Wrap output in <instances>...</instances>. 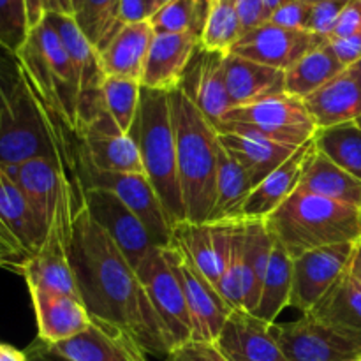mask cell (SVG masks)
<instances>
[{"label": "cell", "instance_id": "cell-1", "mask_svg": "<svg viewBox=\"0 0 361 361\" xmlns=\"http://www.w3.org/2000/svg\"><path fill=\"white\" fill-rule=\"evenodd\" d=\"M71 264L92 321L126 334L147 355L166 358L173 351L171 338L152 307L136 268L88 214L81 192L74 215Z\"/></svg>", "mask_w": 361, "mask_h": 361}, {"label": "cell", "instance_id": "cell-2", "mask_svg": "<svg viewBox=\"0 0 361 361\" xmlns=\"http://www.w3.org/2000/svg\"><path fill=\"white\" fill-rule=\"evenodd\" d=\"M180 189L187 222L208 221L215 201L219 130L180 88L169 92Z\"/></svg>", "mask_w": 361, "mask_h": 361}, {"label": "cell", "instance_id": "cell-3", "mask_svg": "<svg viewBox=\"0 0 361 361\" xmlns=\"http://www.w3.org/2000/svg\"><path fill=\"white\" fill-rule=\"evenodd\" d=\"M264 224L293 259L319 247L361 242V210L300 190L268 215Z\"/></svg>", "mask_w": 361, "mask_h": 361}, {"label": "cell", "instance_id": "cell-4", "mask_svg": "<svg viewBox=\"0 0 361 361\" xmlns=\"http://www.w3.org/2000/svg\"><path fill=\"white\" fill-rule=\"evenodd\" d=\"M129 134L136 141L143 173L157 192L171 226L175 228L180 222H185L169 92L143 87L136 120Z\"/></svg>", "mask_w": 361, "mask_h": 361}, {"label": "cell", "instance_id": "cell-5", "mask_svg": "<svg viewBox=\"0 0 361 361\" xmlns=\"http://www.w3.org/2000/svg\"><path fill=\"white\" fill-rule=\"evenodd\" d=\"M66 123L41 101L21 69V80L0 109V164L16 166L35 157L73 159Z\"/></svg>", "mask_w": 361, "mask_h": 361}, {"label": "cell", "instance_id": "cell-6", "mask_svg": "<svg viewBox=\"0 0 361 361\" xmlns=\"http://www.w3.org/2000/svg\"><path fill=\"white\" fill-rule=\"evenodd\" d=\"M16 56L46 108L59 116L71 133L78 134L80 76L59 34L46 18L28 32L27 41Z\"/></svg>", "mask_w": 361, "mask_h": 361}, {"label": "cell", "instance_id": "cell-7", "mask_svg": "<svg viewBox=\"0 0 361 361\" xmlns=\"http://www.w3.org/2000/svg\"><path fill=\"white\" fill-rule=\"evenodd\" d=\"M76 185H80L78 176L66 180L41 247L21 263L18 274L23 275L27 288H44L80 298L76 275L71 264L74 215L80 204Z\"/></svg>", "mask_w": 361, "mask_h": 361}, {"label": "cell", "instance_id": "cell-8", "mask_svg": "<svg viewBox=\"0 0 361 361\" xmlns=\"http://www.w3.org/2000/svg\"><path fill=\"white\" fill-rule=\"evenodd\" d=\"M219 133H245L284 147L298 148L312 140L317 126L302 99L282 94L267 101L231 108L217 126Z\"/></svg>", "mask_w": 361, "mask_h": 361}, {"label": "cell", "instance_id": "cell-9", "mask_svg": "<svg viewBox=\"0 0 361 361\" xmlns=\"http://www.w3.org/2000/svg\"><path fill=\"white\" fill-rule=\"evenodd\" d=\"M78 178L81 187L104 189L115 194L150 233L157 247H168L173 240V226L145 173L97 171L78 157Z\"/></svg>", "mask_w": 361, "mask_h": 361}, {"label": "cell", "instance_id": "cell-10", "mask_svg": "<svg viewBox=\"0 0 361 361\" xmlns=\"http://www.w3.org/2000/svg\"><path fill=\"white\" fill-rule=\"evenodd\" d=\"M161 249L182 286L192 324V341L215 342L233 309L173 240L168 247Z\"/></svg>", "mask_w": 361, "mask_h": 361}, {"label": "cell", "instance_id": "cell-11", "mask_svg": "<svg viewBox=\"0 0 361 361\" xmlns=\"http://www.w3.org/2000/svg\"><path fill=\"white\" fill-rule=\"evenodd\" d=\"M136 274L152 307L164 324L173 349L192 341V324L182 286L164 259L161 247H154L137 264Z\"/></svg>", "mask_w": 361, "mask_h": 361}, {"label": "cell", "instance_id": "cell-12", "mask_svg": "<svg viewBox=\"0 0 361 361\" xmlns=\"http://www.w3.org/2000/svg\"><path fill=\"white\" fill-rule=\"evenodd\" d=\"M358 243H335L293 259L291 307L309 314L335 282L351 268Z\"/></svg>", "mask_w": 361, "mask_h": 361}, {"label": "cell", "instance_id": "cell-13", "mask_svg": "<svg viewBox=\"0 0 361 361\" xmlns=\"http://www.w3.org/2000/svg\"><path fill=\"white\" fill-rule=\"evenodd\" d=\"M81 201L87 207L88 214L104 229L106 235L115 242L120 252L134 268H137L141 259L154 247H157L143 222L113 192L81 187Z\"/></svg>", "mask_w": 361, "mask_h": 361}, {"label": "cell", "instance_id": "cell-14", "mask_svg": "<svg viewBox=\"0 0 361 361\" xmlns=\"http://www.w3.org/2000/svg\"><path fill=\"white\" fill-rule=\"evenodd\" d=\"M6 169L27 200L35 221L46 233L63 183L69 176H78V164L73 159L35 157L21 164L7 166Z\"/></svg>", "mask_w": 361, "mask_h": 361}, {"label": "cell", "instance_id": "cell-15", "mask_svg": "<svg viewBox=\"0 0 361 361\" xmlns=\"http://www.w3.org/2000/svg\"><path fill=\"white\" fill-rule=\"evenodd\" d=\"M81 150L78 157L97 171L143 173L136 141L122 133L106 111L99 113L78 130Z\"/></svg>", "mask_w": 361, "mask_h": 361}, {"label": "cell", "instance_id": "cell-16", "mask_svg": "<svg viewBox=\"0 0 361 361\" xmlns=\"http://www.w3.org/2000/svg\"><path fill=\"white\" fill-rule=\"evenodd\" d=\"M274 335L288 361H358L361 345L317 323L309 314L274 326Z\"/></svg>", "mask_w": 361, "mask_h": 361}, {"label": "cell", "instance_id": "cell-17", "mask_svg": "<svg viewBox=\"0 0 361 361\" xmlns=\"http://www.w3.org/2000/svg\"><path fill=\"white\" fill-rule=\"evenodd\" d=\"M326 39L307 30H289L267 21L242 35L231 53L263 66L288 71L302 56L324 44Z\"/></svg>", "mask_w": 361, "mask_h": 361}, {"label": "cell", "instance_id": "cell-18", "mask_svg": "<svg viewBox=\"0 0 361 361\" xmlns=\"http://www.w3.org/2000/svg\"><path fill=\"white\" fill-rule=\"evenodd\" d=\"M224 60L226 55L204 49L200 44L178 87L215 127L231 109L226 88Z\"/></svg>", "mask_w": 361, "mask_h": 361}, {"label": "cell", "instance_id": "cell-19", "mask_svg": "<svg viewBox=\"0 0 361 361\" xmlns=\"http://www.w3.org/2000/svg\"><path fill=\"white\" fill-rule=\"evenodd\" d=\"M215 345L229 361H288L274 326L247 310H233Z\"/></svg>", "mask_w": 361, "mask_h": 361}, {"label": "cell", "instance_id": "cell-20", "mask_svg": "<svg viewBox=\"0 0 361 361\" xmlns=\"http://www.w3.org/2000/svg\"><path fill=\"white\" fill-rule=\"evenodd\" d=\"M28 293L37 321V338L44 344L69 341L90 326L92 317L80 298L44 288H28Z\"/></svg>", "mask_w": 361, "mask_h": 361}, {"label": "cell", "instance_id": "cell-21", "mask_svg": "<svg viewBox=\"0 0 361 361\" xmlns=\"http://www.w3.org/2000/svg\"><path fill=\"white\" fill-rule=\"evenodd\" d=\"M197 48L200 35L192 32L155 34L148 49L141 87L161 92L176 90Z\"/></svg>", "mask_w": 361, "mask_h": 361}, {"label": "cell", "instance_id": "cell-22", "mask_svg": "<svg viewBox=\"0 0 361 361\" xmlns=\"http://www.w3.org/2000/svg\"><path fill=\"white\" fill-rule=\"evenodd\" d=\"M314 154H316V141L312 137L305 145L296 148L259 185L254 187L243 207V221H264L291 194H295Z\"/></svg>", "mask_w": 361, "mask_h": 361}, {"label": "cell", "instance_id": "cell-23", "mask_svg": "<svg viewBox=\"0 0 361 361\" xmlns=\"http://www.w3.org/2000/svg\"><path fill=\"white\" fill-rule=\"evenodd\" d=\"M49 348L69 361H148L147 353L126 334L95 321L69 341Z\"/></svg>", "mask_w": 361, "mask_h": 361}, {"label": "cell", "instance_id": "cell-24", "mask_svg": "<svg viewBox=\"0 0 361 361\" xmlns=\"http://www.w3.org/2000/svg\"><path fill=\"white\" fill-rule=\"evenodd\" d=\"M226 88L231 108L286 94V71L229 53L224 60Z\"/></svg>", "mask_w": 361, "mask_h": 361}, {"label": "cell", "instance_id": "cell-25", "mask_svg": "<svg viewBox=\"0 0 361 361\" xmlns=\"http://www.w3.org/2000/svg\"><path fill=\"white\" fill-rule=\"evenodd\" d=\"M317 129L361 120V76L348 67L303 99Z\"/></svg>", "mask_w": 361, "mask_h": 361}, {"label": "cell", "instance_id": "cell-26", "mask_svg": "<svg viewBox=\"0 0 361 361\" xmlns=\"http://www.w3.org/2000/svg\"><path fill=\"white\" fill-rule=\"evenodd\" d=\"M154 35L148 20L123 25L97 51L104 76L129 78L141 83Z\"/></svg>", "mask_w": 361, "mask_h": 361}, {"label": "cell", "instance_id": "cell-27", "mask_svg": "<svg viewBox=\"0 0 361 361\" xmlns=\"http://www.w3.org/2000/svg\"><path fill=\"white\" fill-rule=\"evenodd\" d=\"M309 316L341 337L361 345V282L351 270L335 282Z\"/></svg>", "mask_w": 361, "mask_h": 361}, {"label": "cell", "instance_id": "cell-28", "mask_svg": "<svg viewBox=\"0 0 361 361\" xmlns=\"http://www.w3.org/2000/svg\"><path fill=\"white\" fill-rule=\"evenodd\" d=\"M222 148L245 169L252 185H259L296 148L245 133H219Z\"/></svg>", "mask_w": 361, "mask_h": 361}, {"label": "cell", "instance_id": "cell-29", "mask_svg": "<svg viewBox=\"0 0 361 361\" xmlns=\"http://www.w3.org/2000/svg\"><path fill=\"white\" fill-rule=\"evenodd\" d=\"M296 190L328 197L361 210V180L334 164L330 159L319 154L317 148Z\"/></svg>", "mask_w": 361, "mask_h": 361}, {"label": "cell", "instance_id": "cell-30", "mask_svg": "<svg viewBox=\"0 0 361 361\" xmlns=\"http://www.w3.org/2000/svg\"><path fill=\"white\" fill-rule=\"evenodd\" d=\"M254 185L245 169L238 161L222 148L219 152L217 182H215V201L207 222H233L242 221L243 207Z\"/></svg>", "mask_w": 361, "mask_h": 361}, {"label": "cell", "instance_id": "cell-31", "mask_svg": "<svg viewBox=\"0 0 361 361\" xmlns=\"http://www.w3.org/2000/svg\"><path fill=\"white\" fill-rule=\"evenodd\" d=\"M274 236L264 221H245L243 242V310L254 312L274 252Z\"/></svg>", "mask_w": 361, "mask_h": 361}, {"label": "cell", "instance_id": "cell-32", "mask_svg": "<svg viewBox=\"0 0 361 361\" xmlns=\"http://www.w3.org/2000/svg\"><path fill=\"white\" fill-rule=\"evenodd\" d=\"M0 219L16 236L27 257L41 247L46 236L44 229L35 221L27 200L2 164H0Z\"/></svg>", "mask_w": 361, "mask_h": 361}, {"label": "cell", "instance_id": "cell-33", "mask_svg": "<svg viewBox=\"0 0 361 361\" xmlns=\"http://www.w3.org/2000/svg\"><path fill=\"white\" fill-rule=\"evenodd\" d=\"M293 289V257L286 252L279 242L274 243L270 267L261 289L259 303L254 316L263 319L270 326H275L277 317L284 312L286 307H291Z\"/></svg>", "mask_w": 361, "mask_h": 361}, {"label": "cell", "instance_id": "cell-34", "mask_svg": "<svg viewBox=\"0 0 361 361\" xmlns=\"http://www.w3.org/2000/svg\"><path fill=\"white\" fill-rule=\"evenodd\" d=\"M342 71H345V67L324 42L286 71V94L303 101L338 76Z\"/></svg>", "mask_w": 361, "mask_h": 361}, {"label": "cell", "instance_id": "cell-35", "mask_svg": "<svg viewBox=\"0 0 361 361\" xmlns=\"http://www.w3.org/2000/svg\"><path fill=\"white\" fill-rule=\"evenodd\" d=\"M314 141L319 154L361 180V120L317 129Z\"/></svg>", "mask_w": 361, "mask_h": 361}, {"label": "cell", "instance_id": "cell-36", "mask_svg": "<svg viewBox=\"0 0 361 361\" xmlns=\"http://www.w3.org/2000/svg\"><path fill=\"white\" fill-rule=\"evenodd\" d=\"M173 242L196 264L197 270L217 288L219 264L214 224L210 222H180L173 228Z\"/></svg>", "mask_w": 361, "mask_h": 361}, {"label": "cell", "instance_id": "cell-37", "mask_svg": "<svg viewBox=\"0 0 361 361\" xmlns=\"http://www.w3.org/2000/svg\"><path fill=\"white\" fill-rule=\"evenodd\" d=\"M243 34L245 32L233 6V0H212L200 44L210 51L229 55Z\"/></svg>", "mask_w": 361, "mask_h": 361}, {"label": "cell", "instance_id": "cell-38", "mask_svg": "<svg viewBox=\"0 0 361 361\" xmlns=\"http://www.w3.org/2000/svg\"><path fill=\"white\" fill-rule=\"evenodd\" d=\"M212 0H173L150 16V25L155 34H182L203 32Z\"/></svg>", "mask_w": 361, "mask_h": 361}, {"label": "cell", "instance_id": "cell-39", "mask_svg": "<svg viewBox=\"0 0 361 361\" xmlns=\"http://www.w3.org/2000/svg\"><path fill=\"white\" fill-rule=\"evenodd\" d=\"M141 90L143 87L140 81L129 80V78L106 76L102 81V104H104L106 113L115 120L122 133L129 134L133 129L137 108H140Z\"/></svg>", "mask_w": 361, "mask_h": 361}, {"label": "cell", "instance_id": "cell-40", "mask_svg": "<svg viewBox=\"0 0 361 361\" xmlns=\"http://www.w3.org/2000/svg\"><path fill=\"white\" fill-rule=\"evenodd\" d=\"M74 20L99 51L123 27L120 0H81Z\"/></svg>", "mask_w": 361, "mask_h": 361}, {"label": "cell", "instance_id": "cell-41", "mask_svg": "<svg viewBox=\"0 0 361 361\" xmlns=\"http://www.w3.org/2000/svg\"><path fill=\"white\" fill-rule=\"evenodd\" d=\"M30 32L25 0H0V46L18 55Z\"/></svg>", "mask_w": 361, "mask_h": 361}, {"label": "cell", "instance_id": "cell-42", "mask_svg": "<svg viewBox=\"0 0 361 361\" xmlns=\"http://www.w3.org/2000/svg\"><path fill=\"white\" fill-rule=\"evenodd\" d=\"M349 0H324V2L312 4L309 20V32L319 35L323 39H330L335 27L338 23L342 11Z\"/></svg>", "mask_w": 361, "mask_h": 361}, {"label": "cell", "instance_id": "cell-43", "mask_svg": "<svg viewBox=\"0 0 361 361\" xmlns=\"http://www.w3.org/2000/svg\"><path fill=\"white\" fill-rule=\"evenodd\" d=\"M312 4L303 0H289L270 14V23L277 27L289 28V30H307L309 32V20Z\"/></svg>", "mask_w": 361, "mask_h": 361}, {"label": "cell", "instance_id": "cell-44", "mask_svg": "<svg viewBox=\"0 0 361 361\" xmlns=\"http://www.w3.org/2000/svg\"><path fill=\"white\" fill-rule=\"evenodd\" d=\"M164 361H229L219 351L215 342L190 341L173 349Z\"/></svg>", "mask_w": 361, "mask_h": 361}, {"label": "cell", "instance_id": "cell-45", "mask_svg": "<svg viewBox=\"0 0 361 361\" xmlns=\"http://www.w3.org/2000/svg\"><path fill=\"white\" fill-rule=\"evenodd\" d=\"M21 80V66L16 55L0 46V109L7 104Z\"/></svg>", "mask_w": 361, "mask_h": 361}, {"label": "cell", "instance_id": "cell-46", "mask_svg": "<svg viewBox=\"0 0 361 361\" xmlns=\"http://www.w3.org/2000/svg\"><path fill=\"white\" fill-rule=\"evenodd\" d=\"M233 6L242 21L243 32L254 30L270 20L264 0H233Z\"/></svg>", "mask_w": 361, "mask_h": 361}, {"label": "cell", "instance_id": "cell-47", "mask_svg": "<svg viewBox=\"0 0 361 361\" xmlns=\"http://www.w3.org/2000/svg\"><path fill=\"white\" fill-rule=\"evenodd\" d=\"M326 44L345 69L361 59V32L348 35V37L330 39L326 41Z\"/></svg>", "mask_w": 361, "mask_h": 361}, {"label": "cell", "instance_id": "cell-48", "mask_svg": "<svg viewBox=\"0 0 361 361\" xmlns=\"http://www.w3.org/2000/svg\"><path fill=\"white\" fill-rule=\"evenodd\" d=\"M356 32H361V0H349L345 4L344 11H342L341 18H338V23L330 39L348 37V35L356 34Z\"/></svg>", "mask_w": 361, "mask_h": 361}, {"label": "cell", "instance_id": "cell-49", "mask_svg": "<svg viewBox=\"0 0 361 361\" xmlns=\"http://www.w3.org/2000/svg\"><path fill=\"white\" fill-rule=\"evenodd\" d=\"M152 7L148 0H120V23L130 25L150 20Z\"/></svg>", "mask_w": 361, "mask_h": 361}, {"label": "cell", "instance_id": "cell-50", "mask_svg": "<svg viewBox=\"0 0 361 361\" xmlns=\"http://www.w3.org/2000/svg\"><path fill=\"white\" fill-rule=\"evenodd\" d=\"M25 355H27L28 361H69L63 358V356L56 355L48 344H44V342L39 341V338H35V341L28 345Z\"/></svg>", "mask_w": 361, "mask_h": 361}, {"label": "cell", "instance_id": "cell-51", "mask_svg": "<svg viewBox=\"0 0 361 361\" xmlns=\"http://www.w3.org/2000/svg\"><path fill=\"white\" fill-rule=\"evenodd\" d=\"M0 250H4V252L11 254V256L14 257H20V259L23 261L27 259V254L21 249L20 242H18L16 236L11 233V229L4 224L2 219H0Z\"/></svg>", "mask_w": 361, "mask_h": 361}, {"label": "cell", "instance_id": "cell-52", "mask_svg": "<svg viewBox=\"0 0 361 361\" xmlns=\"http://www.w3.org/2000/svg\"><path fill=\"white\" fill-rule=\"evenodd\" d=\"M81 0H46V13H56V14H67V16H74L80 7Z\"/></svg>", "mask_w": 361, "mask_h": 361}, {"label": "cell", "instance_id": "cell-53", "mask_svg": "<svg viewBox=\"0 0 361 361\" xmlns=\"http://www.w3.org/2000/svg\"><path fill=\"white\" fill-rule=\"evenodd\" d=\"M27 4V14H28V25L30 30L35 25L41 23L46 16V0H25Z\"/></svg>", "mask_w": 361, "mask_h": 361}, {"label": "cell", "instance_id": "cell-54", "mask_svg": "<svg viewBox=\"0 0 361 361\" xmlns=\"http://www.w3.org/2000/svg\"><path fill=\"white\" fill-rule=\"evenodd\" d=\"M21 263H23V259H20V257H14V256H11V254L0 250V268H13L14 271H20Z\"/></svg>", "mask_w": 361, "mask_h": 361}, {"label": "cell", "instance_id": "cell-55", "mask_svg": "<svg viewBox=\"0 0 361 361\" xmlns=\"http://www.w3.org/2000/svg\"><path fill=\"white\" fill-rule=\"evenodd\" d=\"M349 270H351V274L361 282V242L358 243V247H356L355 257H353V263Z\"/></svg>", "mask_w": 361, "mask_h": 361}, {"label": "cell", "instance_id": "cell-56", "mask_svg": "<svg viewBox=\"0 0 361 361\" xmlns=\"http://www.w3.org/2000/svg\"><path fill=\"white\" fill-rule=\"evenodd\" d=\"M286 2H289V0H264V4H267V9L270 14L274 13L277 7H281L282 4H286Z\"/></svg>", "mask_w": 361, "mask_h": 361}, {"label": "cell", "instance_id": "cell-57", "mask_svg": "<svg viewBox=\"0 0 361 361\" xmlns=\"http://www.w3.org/2000/svg\"><path fill=\"white\" fill-rule=\"evenodd\" d=\"M169 2H173V0H155V2H154V13L157 9H161L162 6H166V4H169Z\"/></svg>", "mask_w": 361, "mask_h": 361}, {"label": "cell", "instance_id": "cell-58", "mask_svg": "<svg viewBox=\"0 0 361 361\" xmlns=\"http://www.w3.org/2000/svg\"><path fill=\"white\" fill-rule=\"evenodd\" d=\"M349 69H351V71H355L356 74H360V76H361V59H360L358 62H356V63H353V66L349 67Z\"/></svg>", "mask_w": 361, "mask_h": 361}, {"label": "cell", "instance_id": "cell-59", "mask_svg": "<svg viewBox=\"0 0 361 361\" xmlns=\"http://www.w3.org/2000/svg\"><path fill=\"white\" fill-rule=\"evenodd\" d=\"M303 2H307V4H319V2H324V0H303Z\"/></svg>", "mask_w": 361, "mask_h": 361}, {"label": "cell", "instance_id": "cell-60", "mask_svg": "<svg viewBox=\"0 0 361 361\" xmlns=\"http://www.w3.org/2000/svg\"><path fill=\"white\" fill-rule=\"evenodd\" d=\"M4 345H6V344H0V361H2V355H4Z\"/></svg>", "mask_w": 361, "mask_h": 361}, {"label": "cell", "instance_id": "cell-61", "mask_svg": "<svg viewBox=\"0 0 361 361\" xmlns=\"http://www.w3.org/2000/svg\"><path fill=\"white\" fill-rule=\"evenodd\" d=\"M154 2L155 0H148V4H150V7H152V14H154Z\"/></svg>", "mask_w": 361, "mask_h": 361}]
</instances>
